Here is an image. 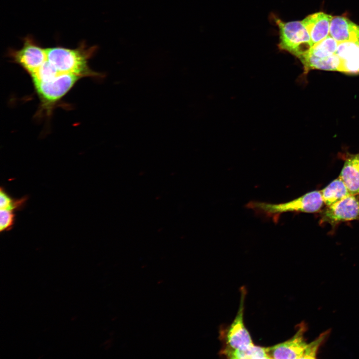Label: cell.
I'll list each match as a JSON object with an SVG mask.
<instances>
[{"label": "cell", "instance_id": "6da1fadb", "mask_svg": "<svg viewBox=\"0 0 359 359\" xmlns=\"http://www.w3.org/2000/svg\"><path fill=\"white\" fill-rule=\"evenodd\" d=\"M96 46H88L85 42L74 49L60 46L46 48L47 60L58 73L72 74L81 77L100 78V73L93 71L89 61L95 54Z\"/></svg>", "mask_w": 359, "mask_h": 359}, {"label": "cell", "instance_id": "7a4b0ae2", "mask_svg": "<svg viewBox=\"0 0 359 359\" xmlns=\"http://www.w3.org/2000/svg\"><path fill=\"white\" fill-rule=\"evenodd\" d=\"M324 202L320 191H313L290 201L279 204L251 201L246 207L257 214L278 222L282 214L285 212L315 213L322 208Z\"/></svg>", "mask_w": 359, "mask_h": 359}, {"label": "cell", "instance_id": "3957f363", "mask_svg": "<svg viewBox=\"0 0 359 359\" xmlns=\"http://www.w3.org/2000/svg\"><path fill=\"white\" fill-rule=\"evenodd\" d=\"M306 326L301 323L296 333L289 339L267 347L270 359H314L318 349L328 336V332L307 343L304 338Z\"/></svg>", "mask_w": 359, "mask_h": 359}, {"label": "cell", "instance_id": "277c9868", "mask_svg": "<svg viewBox=\"0 0 359 359\" xmlns=\"http://www.w3.org/2000/svg\"><path fill=\"white\" fill-rule=\"evenodd\" d=\"M271 18L278 29L280 50L288 52L299 59L309 52L313 44L302 21L285 22L275 14H272Z\"/></svg>", "mask_w": 359, "mask_h": 359}, {"label": "cell", "instance_id": "5b68a950", "mask_svg": "<svg viewBox=\"0 0 359 359\" xmlns=\"http://www.w3.org/2000/svg\"><path fill=\"white\" fill-rule=\"evenodd\" d=\"M81 78L72 74L57 73L48 80L32 82L40 100L41 111L50 114L55 104Z\"/></svg>", "mask_w": 359, "mask_h": 359}, {"label": "cell", "instance_id": "8992f818", "mask_svg": "<svg viewBox=\"0 0 359 359\" xmlns=\"http://www.w3.org/2000/svg\"><path fill=\"white\" fill-rule=\"evenodd\" d=\"M338 42L331 36L314 44L305 56L299 60L305 75L311 70L338 71L339 59L335 52Z\"/></svg>", "mask_w": 359, "mask_h": 359}, {"label": "cell", "instance_id": "52a82bcc", "mask_svg": "<svg viewBox=\"0 0 359 359\" xmlns=\"http://www.w3.org/2000/svg\"><path fill=\"white\" fill-rule=\"evenodd\" d=\"M8 53L12 62L19 65L30 76L47 60L46 48L41 47L31 36L24 38L20 49H10Z\"/></svg>", "mask_w": 359, "mask_h": 359}, {"label": "cell", "instance_id": "ba28073f", "mask_svg": "<svg viewBox=\"0 0 359 359\" xmlns=\"http://www.w3.org/2000/svg\"><path fill=\"white\" fill-rule=\"evenodd\" d=\"M357 196L349 194L327 206L322 213L321 221L335 226L342 222L359 220V201Z\"/></svg>", "mask_w": 359, "mask_h": 359}, {"label": "cell", "instance_id": "9c48e42d", "mask_svg": "<svg viewBox=\"0 0 359 359\" xmlns=\"http://www.w3.org/2000/svg\"><path fill=\"white\" fill-rule=\"evenodd\" d=\"M246 290L244 287L241 289L240 305L236 315L227 328L225 334V347L237 349L253 343L250 334L246 329L244 322V301Z\"/></svg>", "mask_w": 359, "mask_h": 359}, {"label": "cell", "instance_id": "30bf717a", "mask_svg": "<svg viewBox=\"0 0 359 359\" xmlns=\"http://www.w3.org/2000/svg\"><path fill=\"white\" fill-rule=\"evenodd\" d=\"M335 54L339 59L338 72L348 75L359 74V42L338 43Z\"/></svg>", "mask_w": 359, "mask_h": 359}, {"label": "cell", "instance_id": "8fae6325", "mask_svg": "<svg viewBox=\"0 0 359 359\" xmlns=\"http://www.w3.org/2000/svg\"><path fill=\"white\" fill-rule=\"evenodd\" d=\"M333 16L324 12H317L307 16L303 20L313 44L329 35L330 25Z\"/></svg>", "mask_w": 359, "mask_h": 359}, {"label": "cell", "instance_id": "7c38bea8", "mask_svg": "<svg viewBox=\"0 0 359 359\" xmlns=\"http://www.w3.org/2000/svg\"><path fill=\"white\" fill-rule=\"evenodd\" d=\"M329 35L338 43L359 42V25L344 17H333L330 22Z\"/></svg>", "mask_w": 359, "mask_h": 359}, {"label": "cell", "instance_id": "4fadbf2b", "mask_svg": "<svg viewBox=\"0 0 359 359\" xmlns=\"http://www.w3.org/2000/svg\"><path fill=\"white\" fill-rule=\"evenodd\" d=\"M339 177L351 194H359V153L346 158Z\"/></svg>", "mask_w": 359, "mask_h": 359}, {"label": "cell", "instance_id": "5bb4252c", "mask_svg": "<svg viewBox=\"0 0 359 359\" xmlns=\"http://www.w3.org/2000/svg\"><path fill=\"white\" fill-rule=\"evenodd\" d=\"M220 354L228 359H270L267 347L257 346L254 343L237 349L224 347Z\"/></svg>", "mask_w": 359, "mask_h": 359}, {"label": "cell", "instance_id": "9a60e30c", "mask_svg": "<svg viewBox=\"0 0 359 359\" xmlns=\"http://www.w3.org/2000/svg\"><path fill=\"white\" fill-rule=\"evenodd\" d=\"M320 191L324 204L327 206L351 194L339 176Z\"/></svg>", "mask_w": 359, "mask_h": 359}, {"label": "cell", "instance_id": "2e32d148", "mask_svg": "<svg viewBox=\"0 0 359 359\" xmlns=\"http://www.w3.org/2000/svg\"><path fill=\"white\" fill-rule=\"evenodd\" d=\"M26 198L18 199L12 198L5 191L2 187L0 190V207L2 209H7L14 211L22 207L26 201Z\"/></svg>", "mask_w": 359, "mask_h": 359}, {"label": "cell", "instance_id": "e0dca14e", "mask_svg": "<svg viewBox=\"0 0 359 359\" xmlns=\"http://www.w3.org/2000/svg\"><path fill=\"white\" fill-rule=\"evenodd\" d=\"M15 221V214L13 211L0 209V231L10 230Z\"/></svg>", "mask_w": 359, "mask_h": 359}]
</instances>
